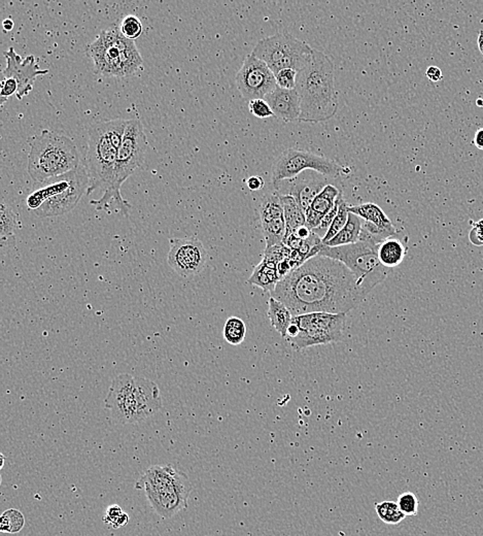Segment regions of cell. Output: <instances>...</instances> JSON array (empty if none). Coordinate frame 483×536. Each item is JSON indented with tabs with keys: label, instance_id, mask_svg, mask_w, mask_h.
<instances>
[{
	"label": "cell",
	"instance_id": "6da1fadb",
	"mask_svg": "<svg viewBox=\"0 0 483 536\" xmlns=\"http://www.w3.org/2000/svg\"><path fill=\"white\" fill-rule=\"evenodd\" d=\"M270 296L287 305L293 316L310 313L347 314L367 294L343 263L328 257L308 259L281 280Z\"/></svg>",
	"mask_w": 483,
	"mask_h": 536
},
{
	"label": "cell",
	"instance_id": "7a4b0ae2",
	"mask_svg": "<svg viewBox=\"0 0 483 536\" xmlns=\"http://www.w3.org/2000/svg\"><path fill=\"white\" fill-rule=\"evenodd\" d=\"M296 90L300 100L299 122L320 123L332 119L339 102L330 57L314 50L311 62L298 73Z\"/></svg>",
	"mask_w": 483,
	"mask_h": 536
},
{
	"label": "cell",
	"instance_id": "3957f363",
	"mask_svg": "<svg viewBox=\"0 0 483 536\" xmlns=\"http://www.w3.org/2000/svg\"><path fill=\"white\" fill-rule=\"evenodd\" d=\"M104 404L117 422L135 424L157 414L162 398L159 387L151 380L123 373L113 380Z\"/></svg>",
	"mask_w": 483,
	"mask_h": 536
},
{
	"label": "cell",
	"instance_id": "277c9868",
	"mask_svg": "<svg viewBox=\"0 0 483 536\" xmlns=\"http://www.w3.org/2000/svg\"><path fill=\"white\" fill-rule=\"evenodd\" d=\"M28 143V174L38 184L73 172L81 165L79 151L73 139L56 131L43 130L30 137Z\"/></svg>",
	"mask_w": 483,
	"mask_h": 536
},
{
	"label": "cell",
	"instance_id": "5b68a950",
	"mask_svg": "<svg viewBox=\"0 0 483 536\" xmlns=\"http://www.w3.org/2000/svg\"><path fill=\"white\" fill-rule=\"evenodd\" d=\"M135 487L145 491L152 509L163 519H169L186 509L192 492L190 478L170 464L152 466Z\"/></svg>",
	"mask_w": 483,
	"mask_h": 536
},
{
	"label": "cell",
	"instance_id": "8992f818",
	"mask_svg": "<svg viewBox=\"0 0 483 536\" xmlns=\"http://www.w3.org/2000/svg\"><path fill=\"white\" fill-rule=\"evenodd\" d=\"M87 55L93 60L96 75L104 77H131L143 69V57L134 40L124 38L118 26L102 30L87 47Z\"/></svg>",
	"mask_w": 483,
	"mask_h": 536
},
{
	"label": "cell",
	"instance_id": "52a82bcc",
	"mask_svg": "<svg viewBox=\"0 0 483 536\" xmlns=\"http://www.w3.org/2000/svg\"><path fill=\"white\" fill-rule=\"evenodd\" d=\"M148 148L149 143L141 121L139 119L129 120L117 158L112 187L104 191L102 198L90 201V205H94L96 209L108 211L110 205L115 203L121 213L127 215L130 211L131 205L121 195V187L129 176L134 174L137 168L143 165Z\"/></svg>",
	"mask_w": 483,
	"mask_h": 536
},
{
	"label": "cell",
	"instance_id": "ba28073f",
	"mask_svg": "<svg viewBox=\"0 0 483 536\" xmlns=\"http://www.w3.org/2000/svg\"><path fill=\"white\" fill-rule=\"evenodd\" d=\"M378 246L368 242L335 248L322 244L318 255L334 259L349 267L355 277L357 286L368 295L388 277V268L378 258Z\"/></svg>",
	"mask_w": 483,
	"mask_h": 536
},
{
	"label": "cell",
	"instance_id": "9c48e42d",
	"mask_svg": "<svg viewBox=\"0 0 483 536\" xmlns=\"http://www.w3.org/2000/svg\"><path fill=\"white\" fill-rule=\"evenodd\" d=\"M314 49L289 34H277L259 40L252 54L268 65L274 75L283 69L301 71L312 60Z\"/></svg>",
	"mask_w": 483,
	"mask_h": 536
},
{
	"label": "cell",
	"instance_id": "30bf717a",
	"mask_svg": "<svg viewBox=\"0 0 483 536\" xmlns=\"http://www.w3.org/2000/svg\"><path fill=\"white\" fill-rule=\"evenodd\" d=\"M88 139L87 170L89 174L90 195L99 188L104 191L112 187L115 178L117 158L119 151L110 141L106 130V121L93 123L89 127Z\"/></svg>",
	"mask_w": 483,
	"mask_h": 536
},
{
	"label": "cell",
	"instance_id": "8fae6325",
	"mask_svg": "<svg viewBox=\"0 0 483 536\" xmlns=\"http://www.w3.org/2000/svg\"><path fill=\"white\" fill-rule=\"evenodd\" d=\"M346 314L310 313L294 316L292 323L299 328V334L290 340L296 350L331 344L341 340L344 331Z\"/></svg>",
	"mask_w": 483,
	"mask_h": 536
},
{
	"label": "cell",
	"instance_id": "7c38bea8",
	"mask_svg": "<svg viewBox=\"0 0 483 536\" xmlns=\"http://www.w3.org/2000/svg\"><path fill=\"white\" fill-rule=\"evenodd\" d=\"M306 170H314L331 178L351 174L349 167L340 165L334 160L316 155L311 152L292 148L283 152L273 165L271 176L273 186L283 180L295 178Z\"/></svg>",
	"mask_w": 483,
	"mask_h": 536
},
{
	"label": "cell",
	"instance_id": "4fadbf2b",
	"mask_svg": "<svg viewBox=\"0 0 483 536\" xmlns=\"http://www.w3.org/2000/svg\"><path fill=\"white\" fill-rule=\"evenodd\" d=\"M235 81L242 97L250 102L264 100L267 94L277 87L274 73L252 53L244 59Z\"/></svg>",
	"mask_w": 483,
	"mask_h": 536
},
{
	"label": "cell",
	"instance_id": "5bb4252c",
	"mask_svg": "<svg viewBox=\"0 0 483 536\" xmlns=\"http://www.w3.org/2000/svg\"><path fill=\"white\" fill-rule=\"evenodd\" d=\"M167 261L180 276H196L204 270L207 252L198 238H172Z\"/></svg>",
	"mask_w": 483,
	"mask_h": 536
},
{
	"label": "cell",
	"instance_id": "9a60e30c",
	"mask_svg": "<svg viewBox=\"0 0 483 536\" xmlns=\"http://www.w3.org/2000/svg\"><path fill=\"white\" fill-rule=\"evenodd\" d=\"M332 178L314 170H306L295 178L285 180L275 185L279 194L290 195L295 198L304 213L311 205L312 201L322 192V189L330 184Z\"/></svg>",
	"mask_w": 483,
	"mask_h": 536
},
{
	"label": "cell",
	"instance_id": "2e32d148",
	"mask_svg": "<svg viewBox=\"0 0 483 536\" xmlns=\"http://www.w3.org/2000/svg\"><path fill=\"white\" fill-rule=\"evenodd\" d=\"M258 211L266 248L283 244L287 234V225L281 195L276 191L264 195L259 205Z\"/></svg>",
	"mask_w": 483,
	"mask_h": 536
},
{
	"label": "cell",
	"instance_id": "e0dca14e",
	"mask_svg": "<svg viewBox=\"0 0 483 536\" xmlns=\"http://www.w3.org/2000/svg\"><path fill=\"white\" fill-rule=\"evenodd\" d=\"M88 187H89V174H88L87 167L80 165L77 178L73 180L71 186L64 192L47 200L40 209L34 211V215L44 219V218L58 217L69 213L77 207L84 193H87Z\"/></svg>",
	"mask_w": 483,
	"mask_h": 536
},
{
	"label": "cell",
	"instance_id": "ac0fdd59",
	"mask_svg": "<svg viewBox=\"0 0 483 536\" xmlns=\"http://www.w3.org/2000/svg\"><path fill=\"white\" fill-rule=\"evenodd\" d=\"M5 56L7 59V67L3 71V77L12 78L17 82L19 90L16 96L18 100H22L34 90L36 78L47 75L49 69H40L34 55L22 59L14 48H10L5 52Z\"/></svg>",
	"mask_w": 483,
	"mask_h": 536
},
{
	"label": "cell",
	"instance_id": "d6986e66",
	"mask_svg": "<svg viewBox=\"0 0 483 536\" xmlns=\"http://www.w3.org/2000/svg\"><path fill=\"white\" fill-rule=\"evenodd\" d=\"M270 106L274 117L283 122L299 121L300 100L297 90L281 89L277 86L264 98Z\"/></svg>",
	"mask_w": 483,
	"mask_h": 536
},
{
	"label": "cell",
	"instance_id": "ffe728a7",
	"mask_svg": "<svg viewBox=\"0 0 483 536\" xmlns=\"http://www.w3.org/2000/svg\"><path fill=\"white\" fill-rule=\"evenodd\" d=\"M78 172H79V167L75 168L73 172H67L62 176H56V178H52L42 183L44 186L36 189L27 197L26 202H27L28 209L32 211H36L49 199L64 192L71 186L73 180L77 178Z\"/></svg>",
	"mask_w": 483,
	"mask_h": 536
},
{
	"label": "cell",
	"instance_id": "44dd1931",
	"mask_svg": "<svg viewBox=\"0 0 483 536\" xmlns=\"http://www.w3.org/2000/svg\"><path fill=\"white\" fill-rule=\"evenodd\" d=\"M341 193L342 192L334 185L329 184L314 198L309 209L305 213V225L310 230L316 229L320 225L325 215L336 205L337 199L339 198Z\"/></svg>",
	"mask_w": 483,
	"mask_h": 536
},
{
	"label": "cell",
	"instance_id": "7402d4cb",
	"mask_svg": "<svg viewBox=\"0 0 483 536\" xmlns=\"http://www.w3.org/2000/svg\"><path fill=\"white\" fill-rule=\"evenodd\" d=\"M349 211L355 213V215L363 219V221L375 226L388 237H392L398 233L390 218L382 211L381 207H378L375 203L367 202L363 205H351L349 207Z\"/></svg>",
	"mask_w": 483,
	"mask_h": 536
},
{
	"label": "cell",
	"instance_id": "603a6c76",
	"mask_svg": "<svg viewBox=\"0 0 483 536\" xmlns=\"http://www.w3.org/2000/svg\"><path fill=\"white\" fill-rule=\"evenodd\" d=\"M406 248L400 240L394 237L386 238L378 246V258L386 268L398 266L404 260Z\"/></svg>",
	"mask_w": 483,
	"mask_h": 536
},
{
	"label": "cell",
	"instance_id": "cb8c5ba5",
	"mask_svg": "<svg viewBox=\"0 0 483 536\" xmlns=\"http://www.w3.org/2000/svg\"><path fill=\"white\" fill-rule=\"evenodd\" d=\"M268 317L271 325L283 338H285L287 329L293 320V314L287 309V305L271 296L268 301Z\"/></svg>",
	"mask_w": 483,
	"mask_h": 536
},
{
	"label": "cell",
	"instance_id": "d4e9b609",
	"mask_svg": "<svg viewBox=\"0 0 483 536\" xmlns=\"http://www.w3.org/2000/svg\"><path fill=\"white\" fill-rule=\"evenodd\" d=\"M363 222V219L357 217L355 213H349L346 225L334 238L325 244V246L335 248V246H347L359 242Z\"/></svg>",
	"mask_w": 483,
	"mask_h": 536
},
{
	"label": "cell",
	"instance_id": "484cf974",
	"mask_svg": "<svg viewBox=\"0 0 483 536\" xmlns=\"http://www.w3.org/2000/svg\"><path fill=\"white\" fill-rule=\"evenodd\" d=\"M281 201L283 207L285 225H287V234L293 233L298 228L305 225V213L302 211L295 198L290 195H281Z\"/></svg>",
	"mask_w": 483,
	"mask_h": 536
},
{
	"label": "cell",
	"instance_id": "4316f807",
	"mask_svg": "<svg viewBox=\"0 0 483 536\" xmlns=\"http://www.w3.org/2000/svg\"><path fill=\"white\" fill-rule=\"evenodd\" d=\"M281 282L279 272L275 268L267 266L261 261L260 264L257 265L252 277L248 279V284L260 287L264 291L272 293L276 289L277 285Z\"/></svg>",
	"mask_w": 483,
	"mask_h": 536
},
{
	"label": "cell",
	"instance_id": "83f0119b",
	"mask_svg": "<svg viewBox=\"0 0 483 536\" xmlns=\"http://www.w3.org/2000/svg\"><path fill=\"white\" fill-rule=\"evenodd\" d=\"M0 237L3 242L14 237L20 228L19 217L5 202L0 205Z\"/></svg>",
	"mask_w": 483,
	"mask_h": 536
},
{
	"label": "cell",
	"instance_id": "f1b7e54d",
	"mask_svg": "<svg viewBox=\"0 0 483 536\" xmlns=\"http://www.w3.org/2000/svg\"><path fill=\"white\" fill-rule=\"evenodd\" d=\"M375 509L378 517L388 525H397L406 517L399 509L398 503L394 501H382L376 503Z\"/></svg>",
	"mask_w": 483,
	"mask_h": 536
},
{
	"label": "cell",
	"instance_id": "f546056e",
	"mask_svg": "<svg viewBox=\"0 0 483 536\" xmlns=\"http://www.w3.org/2000/svg\"><path fill=\"white\" fill-rule=\"evenodd\" d=\"M246 326L242 319L231 317L226 322L224 327V338L232 346H238L246 338Z\"/></svg>",
	"mask_w": 483,
	"mask_h": 536
},
{
	"label": "cell",
	"instance_id": "4dcf8cb0",
	"mask_svg": "<svg viewBox=\"0 0 483 536\" xmlns=\"http://www.w3.org/2000/svg\"><path fill=\"white\" fill-rule=\"evenodd\" d=\"M25 525V517L18 509L5 511L0 517V531L3 533H18Z\"/></svg>",
	"mask_w": 483,
	"mask_h": 536
},
{
	"label": "cell",
	"instance_id": "1f68e13d",
	"mask_svg": "<svg viewBox=\"0 0 483 536\" xmlns=\"http://www.w3.org/2000/svg\"><path fill=\"white\" fill-rule=\"evenodd\" d=\"M349 205L345 202L343 196L340 199V205H339L338 213H337L336 217H335L334 221H333L332 225H331L330 229L327 232L326 236L322 238V244H327L330 242L332 238H334L339 232L342 230V228L346 225L347 221H349Z\"/></svg>",
	"mask_w": 483,
	"mask_h": 536
},
{
	"label": "cell",
	"instance_id": "d6a6232c",
	"mask_svg": "<svg viewBox=\"0 0 483 536\" xmlns=\"http://www.w3.org/2000/svg\"><path fill=\"white\" fill-rule=\"evenodd\" d=\"M119 28L122 36L127 40H137L143 34V23L137 16H126L121 22Z\"/></svg>",
	"mask_w": 483,
	"mask_h": 536
},
{
	"label": "cell",
	"instance_id": "836d02e7",
	"mask_svg": "<svg viewBox=\"0 0 483 536\" xmlns=\"http://www.w3.org/2000/svg\"><path fill=\"white\" fill-rule=\"evenodd\" d=\"M104 522L108 525L112 526L114 529H119V528L128 524L129 515L119 505L113 504L106 509Z\"/></svg>",
	"mask_w": 483,
	"mask_h": 536
},
{
	"label": "cell",
	"instance_id": "e575fe53",
	"mask_svg": "<svg viewBox=\"0 0 483 536\" xmlns=\"http://www.w3.org/2000/svg\"><path fill=\"white\" fill-rule=\"evenodd\" d=\"M399 509H401L403 513L406 517H410V515H416L419 513V499H417L416 495L412 492H405L399 496L398 500Z\"/></svg>",
	"mask_w": 483,
	"mask_h": 536
},
{
	"label": "cell",
	"instance_id": "d590c367",
	"mask_svg": "<svg viewBox=\"0 0 483 536\" xmlns=\"http://www.w3.org/2000/svg\"><path fill=\"white\" fill-rule=\"evenodd\" d=\"M297 75L298 71H294V69H283V71H279V73L275 75L277 86H279V88H281V89H296V86H297Z\"/></svg>",
	"mask_w": 483,
	"mask_h": 536
},
{
	"label": "cell",
	"instance_id": "8d00e7d4",
	"mask_svg": "<svg viewBox=\"0 0 483 536\" xmlns=\"http://www.w3.org/2000/svg\"><path fill=\"white\" fill-rule=\"evenodd\" d=\"M341 197H342V193H341L339 198L337 199V202L336 205H335V207H333V209H331V211H329L326 215H325L324 219H322V221L320 222V225H318L316 229L312 230V232L316 233V235L320 236L322 240L325 237V236H326L327 232H328L329 229H330L331 225H332L333 221H334L335 217H336L337 213H338Z\"/></svg>",
	"mask_w": 483,
	"mask_h": 536
},
{
	"label": "cell",
	"instance_id": "74e56055",
	"mask_svg": "<svg viewBox=\"0 0 483 536\" xmlns=\"http://www.w3.org/2000/svg\"><path fill=\"white\" fill-rule=\"evenodd\" d=\"M248 108H250V112L259 119L274 117L270 106H269V104H267L265 100H252V102H248Z\"/></svg>",
	"mask_w": 483,
	"mask_h": 536
},
{
	"label": "cell",
	"instance_id": "f35d334b",
	"mask_svg": "<svg viewBox=\"0 0 483 536\" xmlns=\"http://www.w3.org/2000/svg\"><path fill=\"white\" fill-rule=\"evenodd\" d=\"M471 242L480 246L483 244V220L477 222L470 233Z\"/></svg>",
	"mask_w": 483,
	"mask_h": 536
},
{
	"label": "cell",
	"instance_id": "ab89813d",
	"mask_svg": "<svg viewBox=\"0 0 483 536\" xmlns=\"http://www.w3.org/2000/svg\"><path fill=\"white\" fill-rule=\"evenodd\" d=\"M246 186L250 191L255 192L264 188L265 180L260 176H252L246 180Z\"/></svg>",
	"mask_w": 483,
	"mask_h": 536
},
{
	"label": "cell",
	"instance_id": "60d3db41",
	"mask_svg": "<svg viewBox=\"0 0 483 536\" xmlns=\"http://www.w3.org/2000/svg\"><path fill=\"white\" fill-rule=\"evenodd\" d=\"M425 75L429 81L433 83H437V82L441 81L443 75H442V71L437 67H429L425 71Z\"/></svg>",
	"mask_w": 483,
	"mask_h": 536
},
{
	"label": "cell",
	"instance_id": "b9f144b4",
	"mask_svg": "<svg viewBox=\"0 0 483 536\" xmlns=\"http://www.w3.org/2000/svg\"><path fill=\"white\" fill-rule=\"evenodd\" d=\"M296 235L298 236V237L301 238L302 240H307L308 237H309L310 235L312 234V230H310L309 228L307 227V226L304 225L301 226V227L298 228L297 230L295 231Z\"/></svg>",
	"mask_w": 483,
	"mask_h": 536
},
{
	"label": "cell",
	"instance_id": "7bdbcfd3",
	"mask_svg": "<svg viewBox=\"0 0 483 536\" xmlns=\"http://www.w3.org/2000/svg\"><path fill=\"white\" fill-rule=\"evenodd\" d=\"M473 143H474L475 147H476L477 149L483 151V127L482 128H479L478 130L476 131V133H475Z\"/></svg>",
	"mask_w": 483,
	"mask_h": 536
},
{
	"label": "cell",
	"instance_id": "ee69618b",
	"mask_svg": "<svg viewBox=\"0 0 483 536\" xmlns=\"http://www.w3.org/2000/svg\"><path fill=\"white\" fill-rule=\"evenodd\" d=\"M14 25H15V24H14L13 20L10 19V18L9 19H5L3 23V30H5V32H12V30H13Z\"/></svg>",
	"mask_w": 483,
	"mask_h": 536
},
{
	"label": "cell",
	"instance_id": "f6af8a7d",
	"mask_svg": "<svg viewBox=\"0 0 483 536\" xmlns=\"http://www.w3.org/2000/svg\"><path fill=\"white\" fill-rule=\"evenodd\" d=\"M478 48L483 56V32H480L478 36Z\"/></svg>",
	"mask_w": 483,
	"mask_h": 536
},
{
	"label": "cell",
	"instance_id": "bcb514c9",
	"mask_svg": "<svg viewBox=\"0 0 483 536\" xmlns=\"http://www.w3.org/2000/svg\"><path fill=\"white\" fill-rule=\"evenodd\" d=\"M476 106H479V108H483V98H478L476 100Z\"/></svg>",
	"mask_w": 483,
	"mask_h": 536
}]
</instances>
